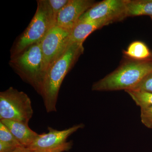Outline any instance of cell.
Returning <instances> with one entry per match:
<instances>
[{
  "label": "cell",
  "instance_id": "30bf717a",
  "mask_svg": "<svg viewBox=\"0 0 152 152\" xmlns=\"http://www.w3.org/2000/svg\"><path fill=\"white\" fill-rule=\"evenodd\" d=\"M0 122L7 127L24 147H28L39 135V134L30 129L28 125L20 122L6 119L1 120Z\"/></svg>",
  "mask_w": 152,
  "mask_h": 152
},
{
  "label": "cell",
  "instance_id": "9c48e42d",
  "mask_svg": "<svg viewBox=\"0 0 152 152\" xmlns=\"http://www.w3.org/2000/svg\"><path fill=\"white\" fill-rule=\"evenodd\" d=\"M96 3L93 0H69L58 14L55 26L72 31L82 15Z\"/></svg>",
  "mask_w": 152,
  "mask_h": 152
},
{
  "label": "cell",
  "instance_id": "44dd1931",
  "mask_svg": "<svg viewBox=\"0 0 152 152\" xmlns=\"http://www.w3.org/2000/svg\"><path fill=\"white\" fill-rule=\"evenodd\" d=\"M53 151H35V152H52Z\"/></svg>",
  "mask_w": 152,
  "mask_h": 152
},
{
  "label": "cell",
  "instance_id": "ffe728a7",
  "mask_svg": "<svg viewBox=\"0 0 152 152\" xmlns=\"http://www.w3.org/2000/svg\"><path fill=\"white\" fill-rule=\"evenodd\" d=\"M12 152H35V151H33L26 147H23L18 148Z\"/></svg>",
  "mask_w": 152,
  "mask_h": 152
},
{
  "label": "cell",
  "instance_id": "277c9868",
  "mask_svg": "<svg viewBox=\"0 0 152 152\" xmlns=\"http://www.w3.org/2000/svg\"><path fill=\"white\" fill-rule=\"evenodd\" d=\"M37 3V8L31 21L11 49V58L40 42L49 30L55 26L56 21L47 0H38Z\"/></svg>",
  "mask_w": 152,
  "mask_h": 152
},
{
  "label": "cell",
  "instance_id": "5b68a950",
  "mask_svg": "<svg viewBox=\"0 0 152 152\" xmlns=\"http://www.w3.org/2000/svg\"><path fill=\"white\" fill-rule=\"evenodd\" d=\"M33 113L31 102L26 93L12 87L0 93V119L28 125Z\"/></svg>",
  "mask_w": 152,
  "mask_h": 152
},
{
  "label": "cell",
  "instance_id": "ba28073f",
  "mask_svg": "<svg viewBox=\"0 0 152 152\" xmlns=\"http://www.w3.org/2000/svg\"><path fill=\"white\" fill-rule=\"evenodd\" d=\"M83 124H80L62 131L48 127V133L39 134L27 148L33 151H69L72 147V143L66 142L68 137L83 127Z\"/></svg>",
  "mask_w": 152,
  "mask_h": 152
},
{
  "label": "cell",
  "instance_id": "d6986e66",
  "mask_svg": "<svg viewBox=\"0 0 152 152\" xmlns=\"http://www.w3.org/2000/svg\"><path fill=\"white\" fill-rule=\"evenodd\" d=\"M18 148L10 144L0 142V152H12Z\"/></svg>",
  "mask_w": 152,
  "mask_h": 152
},
{
  "label": "cell",
  "instance_id": "6da1fadb",
  "mask_svg": "<svg viewBox=\"0 0 152 152\" xmlns=\"http://www.w3.org/2000/svg\"><path fill=\"white\" fill-rule=\"evenodd\" d=\"M84 50L83 44H70L47 71L40 95L48 113L56 111L57 99L61 85L67 74L83 53Z\"/></svg>",
  "mask_w": 152,
  "mask_h": 152
},
{
  "label": "cell",
  "instance_id": "4fadbf2b",
  "mask_svg": "<svg viewBox=\"0 0 152 152\" xmlns=\"http://www.w3.org/2000/svg\"><path fill=\"white\" fill-rule=\"evenodd\" d=\"M123 53L125 57L132 59L144 60L152 58V53L148 47L141 41L133 42Z\"/></svg>",
  "mask_w": 152,
  "mask_h": 152
},
{
  "label": "cell",
  "instance_id": "5bb4252c",
  "mask_svg": "<svg viewBox=\"0 0 152 152\" xmlns=\"http://www.w3.org/2000/svg\"><path fill=\"white\" fill-rule=\"evenodd\" d=\"M126 91L140 108L152 106V93L134 90Z\"/></svg>",
  "mask_w": 152,
  "mask_h": 152
},
{
  "label": "cell",
  "instance_id": "3957f363",
  "mask_svg": "<svg viewBox=\"0 0 152 152\" xmlns=\"http://www.w3.org/2000/svg\"><path fill=\"white\" fill-rule=\"evenodd\" d=\"M9 64L23 80L41 94L45 74L40 42L30 46L19 54L11 58Z\"/></svg>",
  "mask_w": 152,
  "mask_h": 152
},
{
  "label": "cell",
  "instance_id": "52a82bcc",
  "mask_svg": "<svg viewBox=\"0 0 152 152\" xmlns=\"http://www.w3.org/2000/svg\"><path fill=\"white\" fill-rule=\"evenodd\" d=\"M71 31L55 26L40 42L45 74L51 65L65 51Z\"/></svg>",
  "mask_w": 152,
  "mask_h": 152
},
{
  "label": "cell",
  "instance_id": "7c38bea8",
  "mask_svg": "<svg viewBox=\"0 0 152 152\" xmlns=\"http://www.w3.org/2000/svg\"><path fill=\"white\" fill-rule=\"evenodd\" d=\"M128 17L148 16L152 19V0H126Z\"/></svg>",
  "mask_w": 152,
  "mask_h": 152
},
{
  "label": "cell",
  "instance_id": "e0dca14e",
  "mask_svg": "<svg viewBox=\"0 0 152 152\" xmlns=\"http://www.w3.org/2000/svg\"><path fill=\"white\" fill-rule=\"evenodd\" d=\"M47 1L56 22L58 14L69 2V0H47Z\"/></svg>",
  "mask_w": 152,
  "mask_h": 152
},
{
  "label": "cell",
  "instance_id": "7402d4cb",
  "mask_svg": "<svg viewBox=\"0 0 152 152\" xmlns=\"http://www.w3.org/2000/svg\"><path fill=\"white\" fill-rule=\"evenodd\" d=\"M52 152H62V151H54Z\"/></svg>",
  "mask_w": 152,
  "mask_h": 152
},
{
  "label": "cell",
  "instance_id": "7a4b0ae2",
  "mask_svg": "<svg viewBox=\"0 0 152 152\" xmlns=\"http://www.w3.org/2000/svg\"><path fill=\"white\" fill-rule=\"evenodd\" d=\"M125 58L116 69L94 83L92 90L99 91L131 90L152 72V58L137 60Z\"/></svg>",
  "mask_w": 152,
  "mask_h": 152
},
{
  "label": "cell",
  "instance_id": "8992f818",
  "mask_svg": "<svg viewBox=\"0 0 152 152\" xmlns=\"http://www.w3.org/2000/svg\"><path fill=\"white\" fill-rule=\"evenodd\" d=\"M127 17L126 0H104L96 3L79 21H100L107 26Z\"/></svg>",
  "mask_w": 152,
  "mask_h": 152
},
{
  "label": "cell",
  "instance_id": "2e32d148",
  "mask_svg": "<svg viewBox=\"0 0 152 152\" xmlns=\"http://www.w3.org/2000/svg\"><path fill=\"white\" fill-rule=\"evenodd\" d=\"M130 90L152 93V72L146 76L135 87Z\"/></svg>",
  "mask_w": 152,
  "mask_h": 152
},
{
  "label": "cell",
  "instance_id": "ac0fdd59",
  "mask_svg": "<svg viewBox=\"0 0 152 152\" xmlns=\"http://www.w3.org/2000/svg\"><path fill=\"white\" fill-rule=\"evenodd\" d=\"M141 109V120L147 128L152 129V106Z\"/></svg>",
  "mask_w": 152,
  "mask_h": 152
},
{
  "label": "cell",
  "instance_id": "9a60e30c",
  "mask_svg": "<svg viewBox=\"0 0 152 152\" xmlns=\"http://www.w3.org/2000/svg\"><path fill=\"white\" fill-rule=\"evenodd\" d=\"M0 142L10 144L17 147H24L14 137L7 126L0 122Z\"/></svg>",
  "mask_w": 152,
  "mask_h": 152
},
{
  "label": "cell",
  "instance_id": "8fae6325",
  "mask_svg": "<svg viewBox=\"0 0 152 152\" xmlns=\"http://www.w3.org/2000/svg\"><path fill=\"white\" fill-rule=\"evenodd\" d=\"M106 26L100 21H79L71 31L68 39V46L74 43L83 44L91 33Z\"/></svg>",
  "mask_w": 152,
  "mask_h": 152
}]
</instances>
